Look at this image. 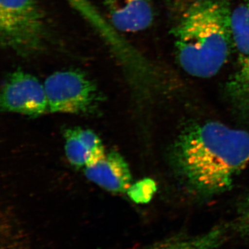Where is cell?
I'll return each instance as SVG.
<instances>
[{
    "instance_id": "obj_7",
    "label": "cell",
    "mask_w": 249,
    "mask_h": 249,
    "mask_svg": "<svg viewBox=\"0 0 249 249\" xmlns=\"http://www.w3.org/2000/svg\"><path fill=\"white\" fill-rule=\"evenodd\" d=\"M0 106L1 110L31 117H37L49 111L44 84L22 70L11 72L5 78Z\"/></svg>"
},
{
    "instance_id": "obj_9",
    "label": "cell",
    "mask_w": 249,
    "mask_h": 249,
    "mask_svg": "<svg viewBox=\"0 0 249 249\" xmlns=\"http://www.w3.org/2000/svg\"><path fill=\"white\" fill-rule=\"evenodd\" d=\"M84 172L90 181L111 193H127L132 185L129 165L117 152L105 154L92 164L85 167Z\"/></svg>"
},
{
    "instance_id": "obj_3",
    "label": "cell",
    "mask_w": 249,
    "mask_h": 249,
    "mask_svg": "<svg viewBox=\"0 0 249 249\" xmlns=\"http://www.w3.org/2000/svg\"><path fill=\"white\" fill-rule=\"evenodd\" d=\"M49 39L46 18L37 0H0V42L23 58L45 50Z\"/></svg>"
},
{
    "instance_id": "obj_11",
    "label": "cell",
    "mask_w": 249,
    "mask_h": 249,
    "mask_svg": "<svg viewBox=\"0 0 249 249\" xmlns=\"http://www.w3.org/2000/svg\"><path fill=\"white\" fill-rule=\"evenodd\" d=\"M229 227L217 226L204 233H178L163 239L145 249H218L227 238Z\"/></svg>"
},
{
    "instance_id": "obj_10",
    "label": "cell",
    "mask_w": 249,
    "mask_h": 249,
    "mask_svg": "<svg viewBox=\"0 0 249 249\" xmlns=\"http://www.w3.org/2000/svg\"><path fill=\"white\" fill-rule=\"evenodd\" d=\"M64 137L65 155L76 168L92 164L106 154L101 139L90 129L78 127L67 129Z\"/></svg>"
},
{
    "instance_id": "obj_5",
    "label": "cell",
    "mask_w": 249,
    "mask_h": 249,
    "mask_svg": "<svg viewBox=\"0 0 249 249\" xmlns=\"http://www.w3.org/2000/svg\"><path fill=\"white\" fill-rule=\"evenodd\" d=\"M44 86L50 112L92 114L102 100L96 83L78 70L54 72L47 77Z\"/></svg>"
},
{
    "instance_id": "obj_8",
    "label": "cell",
    "mask_w": 249,
    "mask_h": 249,
    "mask_svg": "<svg viewBox=\"0 0 249 249\" xmlns=\"http://www.w3.org/2000/svg\"><path fill=\"white\" fill-rule=\"evenodd\" d=\"M106 16L121 34H133L148 29L153 22L152 0H101Z\"/></svg>"
},
{
    "instance_id": "obj_6",
    "label": "cell",
    "mask_w": 249,
    "mask_h": 249,
    "mask_svg": "<svg viewBox=\"0 0 249 249\" xmlns=\"http://www.w3.org/2000/svg\"><path fill=\"white\" fill-rule=\"evenodd\" d=\"M232 31L235 66L226 90L237 111L249 116V0H241L232 11Z\"/></svg>"
},
{
    "instance_id": "obj_13",
    "label": "cell",
    "mask_w": 249,
    "mask_h": 249,
    "mask_svg": "<svg viewBox=\"0 0 249 249\" xmlns=\"http://www.w3.org/2000/svg\"><path fill=\"white\" fill-rule=\"evenodd\" d=\"M235 227L239 233L249 240V195L238 205Z\"/></svg>"
},
{
    "instance_id": "obj_2",
    "label": "cell",
    "mask_w": 249,
    "mask_h": 249,
    "mask_svg": "<svg viewBox=\"0 0 249 249\" xmlns=\"http://www.w3.org/2000/svg\"><path fill=\"white\" fill-rule=\"evenodd\" d=\"M229 0H195L173 29L175 54L183 71L196 78L215 76L232 50Z\"/></svg>"
},
{
    "instance_id": "obj_1",
    "label": "cell",
    "mask_w": 249,
    "mask_h": 249,
    "mask_svg": "<svg viewBox=\"0 0 249 249\" xmlns=\"http://www.w3.org/2000/svg\"><path fill=\"white\" fill-rule=\"evenodd\" d=\"M168 162L190 196L208 199L232 188L249 163V132L217 121L188 124L168 150Z\"/></svg>"
},
{
    "instance_id": "obj_12",
    "label": "cell",
    "mask_w": 249,
    "mask_h": 249,
    "mask_svg": "<svg viewBox=\"0 0 249 249\" xmlns=\"http://www.w3.org/2000/svg\"><path fill=\"white\" fill-rule=\"evenodd\" d=\"M155 191V183L146 178L131 185L127 193L129 197L137 204H145L151 199Z\"/></svg>"
},
{
    "instance_id": "obj_4",
    "label": "cell",
    "mask_w": 249,
    "mask_h": 249,
    "mask_svg": "<svg viewBox=\"0 0 249 249\" xmlns=\"http://www.w3.org/2000/svg\"><path fill=\"white\" fill-rule=\"evenodd\" d=\"M65 1L92 28L107 47L121 67L129 86H140L152 78L156 71L153 64L111 25L91 0Z\"/></svg>"
}]
</instances>
